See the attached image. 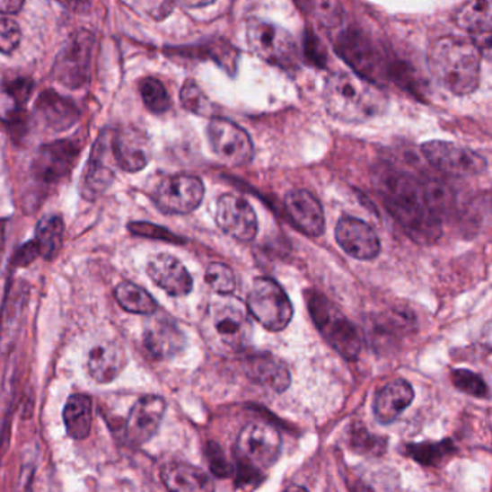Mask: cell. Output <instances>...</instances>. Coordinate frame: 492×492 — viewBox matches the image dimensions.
I'll list each match as a JSON object with an SVG mask.
<instances>
[{
    "label": "cell",
    "mask_w": 492,
    "mask_h": 492,
    "mask_svg": "<svg viewBox=\"0 0 492 492\" xmlns=\"http://www.w3.org/2000/svg\"><path fill=\"white\" fill-rule=\"evenodd\" d=\"M336 51L355 69V74L370 83L377 85L379 81L396 78L398 69L391 66L381 48L360 31H344L337 40Z\"/></svg>",
    "instance_id": "5"
},
{
    "label": "cell",
    "mask_w": 492,
    "mask_h": 492,
    "mask_svg": "<svg viewBox=\"0 0 492 492\" xmlns=\"http://www.w3.org/2000/svg\"><path fill=\"white\" fill-rule=\"evenodd\" d=\"M94 45L95 38L90 31H76L55 58V81L71 90L83 87L90 81Z\"/></svg>",
    "instance_id": "9"
},
{
    "label": "cell",
    "mask_w": 492,
    "mask_h": 492,
    "mask_svg": "<svg viewBox=\"0 0 492 492\" xmlns=\"http://www.w3.org/2000/svg\"><path fill=\"white\" fill-rule=\"evenodd\" d=\"M128 231L131 233L138 236H149V238L163 239V241H179L171 232L167 229L160 228L156 224H147V222H135V224H128Z\"/></svg>",
    "instance_id": "41"
},
{
    "label": "cell",
    "mask_w": 492,
    "mask_h": 492,
    "mask_svg": "<svg viewBox=\"0 0 492 492\" xmlns=\"http://www.w3.org/2000/svg\"><path fill=\"white\" fill-rule=\"evenodd\" d=\"M33 83L30 78L19 76L15 80L4 83V91L9 97L15 101L16 109L23 110L26 102L30 101L31 94H32Z\"/></svg>",
    "instance_id": "40"
},
{
    "label": "cell",
    "mask_w": 492,
    "mask_h": 492,
    "mask_svg": "<svg viewBox=\"0 0 492 492\" xmlns=\"http://www.w3.org/2000/svg\"><path fill=\"white\" fill-rule=\"evenodd\" d=\"M307 303L312 321L329 346L344 358L356 360L362 351V336L355 324L317 291L307 294Z\"/></svg>",
    "instance_id": "4"
},
{
    "label": "cell",
    "mask_w": 492,
    "mask_h": 492,
    "mask_svg": "<svg viewBox=\"0 0 492 492\" xmlns=\"http://www.w3.org/2000/svg\"><path fill=\"white\" fill-rule=\"evenodd\" d=\"M207 286L215 291V293L222 294V295H229L235 291L236 279L233 272L226 265L210 264L207 267L206 274H205Z\"/></svg>",
    "instance_id": "37"
},
{
    "label": "cell",
    "mask_w": 492,
    "mask_h": 492,
    "mask_svg": "<svg viewBox=\"0 0 492 492\" xmlns=\"http://www.w3.org/2000/svg\"><path fill=\"white\" fill-rule=\"evenodd\" d=\"M451 381H452L453 386L462 393L474 396V398H488V386L485 384L484 379L470 370H453L451 373Z\"/></svg>",
    "instance_id": "36"
},
{
    "label": "cell",
    "mask_w": 492,
    "mask_h": 492,
    "mask_svg": "<svg viewBox=\"0 0 492 492\" xmlns=\"http://www.w3.org/2000/svg\"><path fill=\"white\" fill-rule=\"evenodd\" d=\"M286 210L294 224L308 236H320L326 226L321 203L305 189H297L286 198Z\"/></svg>",
    "instance_id": "24"
},
{
    "label": "cell",
    "mask_w": 492,
    "mask_h": 492,
    "mask_svg": "<svg viewBox=\"0 0 492 492\" xmlns=\"http://www.w3.org/2000/svg\"><path fill=\"white\" fill-rule=\"evenodd\" d=\"M180 100L188 111L195 112L199 116H206L210 111L209 100L195 81H186L180 91Z\"/></svg>",
    "instance_id": "38"
},
{
    "label": "cell",
    "mask_w": 492,
    "mask_h": 492,
    "mask_svg": "<svg viewBox=\"0 0 492 492\" xmlns=\"http://www.w3.org/2000/svg\"><path fill=\"white\" fill-rule=\"evenodd\" d=\"M305 48H307L308 58L312 59V64L324 66L327 58L326 51H324V48H322V44L317 40V37H308Z\"/></svg>",
    "instance_id": "45"
},
{
    "label": "cell",
    "mask_w": 492,
    "mask_h": 492,
    "mask_svg": "<svg viewBox=\"0 0 492 492\" xmlns=\"http://www.w3.org/2000/svg\"><path fill=\"white\" fill-rule=\"evenodd\" d=\"M35 112L48 130L57 133L69 130L80 119V109L75 102L54 90L40 92L35 102Z\"/></svg>",
    "instance_id": "23"
},
{
    "label": "cell",
    "mask_w": 492,
    "mask_h": 492,
    "mask_svg": "<svg viewBox=\"0 0 492 492\" xmlns=\"http://www.w3.org/2000/svg\"><path fill=\"white\" fill-rule=\"evenodd\" d=\"M413 398L415 391L409 382L403 379L391 382L377 391L373 403L374 417L381 424H391L405 412Z\"/></svg>",
    "instance_id": "26"
},
{
    "label": "cell",
    "mask_w": 492,
    "mask_h": 492,
    "mask_svg": "<svg viewBox=\"0 0 492 492\" xmlns=\"http://www.w3.org/2000/svg\"><path fill=\"white\" fill-rule=\"evenodd\" d=\"M246 376L258 384L281 393L290 386V370L283 360L269 353H258L245 360Z\"/></svg>",
    "instance_id": "25"
},
{
    "label": "cell",
    "mask_w": 492,
    "mask_h": 492,
    "mask_svg": "<svg viewBox=\"0 0 492 492\" xmlns=\"http://www.w3.org/2000/svg\"><path fill=\"white\" fill-rule=\"evenodd\" d=\"M25 0H0V13L2 15H12L18 13L23 8Z\"/></svg>",
    "instance_id": "46"
},
{
    "label": "cell",
    "mask_w": 492,
    "mask_h": 492,
    "mask_svg": "<svg viewBox=\"0 0 492 492\" xmlns=\"http://www.w3.org/2000/svg\"><path fill=\"white\" fill-rule=\"evenodd\" d=\"M207 458H209L210 470L217 477H229L231 475V465H229L226 458H224L222 449L216 444H214V442H210L209 445H207Z\"/></svg>",
    "instance_id": "42"
},
{
    "label": "cell",
    "mask_w": 492,
    "mask_h": 492,
    "mask_svg": "<svg viewBox=\"0 0 492 492\" xmlns=\"http://www.w3.org/2000/svg\"><path fill=\"white\" fill-rule=\"evenodd\" d=\"M111 140L112 131H102L92 147L87 169L83 171V196L87 199H97L114 180L111 160L116 162V159L112 154Z\"/></svg>",
    "instance_id": "16"
},
{
    "label": "cell",
    "mask_w": 492,
    "mask_h": 492,
    "mask_svg": "<svg viewBox=\"0 0 492 492\" xmlns=\"http://www.w3.org/2000/svg\"><path fill=\"white\" fill-rule=\"evenodd\" d=\"M64 238V221L58 215H49L40 219L37 226L35 242L40 248V257L51 261L59 254Z\"/></svg>",
    "instance_id": "30"
},
{
    "label": "cell",
    "mask_w": 492,
    "mask_h": 492,
    "mask_svg": "<svg viewBox=\"0 0 492 492\" xmlns=\"http://www.w3.org/2000/svg\"><path fill=\"white\" fill-rule=\"evenodd\" d=\"M55 2H58L59 4H62L66 9H76L81 4V0H55Z\"/></svg>",
    "instance_id": "49"
},
{
    "label": "cell",
    "mask_w": 492,
    "mask_h": 492,
    "mask_svg": "<svg viewBox=\"0 0 492 492\" xmlns=\"http://www.w3.org/2000/svg\"><path fill=\"white\" fill-rule=\"evenodd\" d=\"M456 25L470 33L482 58L492 62V0H470L456 12Z\"/></svg>",
    "instance_id": "18"
},
{
    "label": "cell",
    "mask_w": 492,
    "mask_h": 492,
    "mask_svg": "<svg viewBox=\"0 0 492 492\" xmlns=\"http://www.w3.org/2000/svg\"><path fill=\"white\" fill-rule=\"evenodd\" d=\"M114 295L117 303L126 312L140 315H153L157 312V303L154 298L136 284L124 281L117 286Z\"/></svg>",
    "instance_id": "32"
},
{
    "label": "cell",
    "mask_w": 492,
    "mask_h": 492,
    "mask_svg": "<svg viewBox=\"0 0 492 492\" xmlns=\"http://www.w3.org/2000/svg\"><path fill=\"white\" fill-rule=\"evenodd\" d=\"M425 159L439 171L451 176H477L487 171V160L474 150L442 140L422 145Z\"/></svg>",
    "instance_id": "12"
},
{
    "label": "cell",
    "mask_w": 492,
    "mask_h": 492,
    "mask_svg": "<svg viewBox=\"0 0 492 492\" xmlns=\"http://www.w3.org/2000/svg\"><path fill=\"white\" fill-rule=\"evenodd\" d=\"M153 283L171 297H185L193 288V279L185 265L171 254H157L147 264Z\"/></svg>",
    "instance_id": "22"
},
{
    "label": "cell",
    "mask_w": 492,
    "mask_h": 492,
    "mask_svg": "<svg viewBox=\"0 0 492 492\" xmlns=\"http://www.w3.org/2000/svg\"><path fill=\"white\" fill-rule=\"evenodd\" d=\"M21 28L15 21L9 18H0V52L12 54L18 49L21 42Z\"/></svg>",
    "instance_id": "39"
},
{
    "label": "cell",
    "mask_w": 492,
    "mask_h": 492,
    "mask_svg": "<svg viewBox=\"0 0 492 492\" xmlns=\"http://www.w3.org/2000/svg\"><path fill=\"white\" fill-rule=\"evenodd\" d=\"M207 338L224 350H245L252 340V322L238 301H217L205 319Z\"/></svg>",
    "instance_id": "6"
},
{
    "label": "cell",
    "mask_w": 492,
    "mask_h": 492,
    "mask_svg": "<svg viewBox=\"0 0 492 492\" xmlns=\"http://www.w3.org/2000/svg\"><path fill=\"white\" fill-rule=\"evenodd\" d=\"M166 412V402L160 396L140 399L128 415L126 434L135 445H143L156 435Z\"/></svg>",
    "instance_id": "21"
},
{
    "label": "cell",
    "mask_w": 492,
    "mask_h": 492,
    "mask_svg": "<svg viewBox=\"0 0 492 492\" xmlns=\"http://www.w3.org/2000/svg\"><path fill=\"white\" fill-rule=\"evenodd\" d=\"M216 224L226 235L241 242H250L257 236L258 219L254 207L241 196L224 195L217 200Z\"/></svg>",
    "instance_id": "15"
},
{
    "label": "cell",
    "mask_w": 492,
    "mask_h": 492,
    "mask_svg": "<svg viewBox=\"0 0 492 492\" xmlns=\"http://www.w3.org/2000/svg\"><path fill=\"white\" fill-rule=\"evenodd\" d=\"M66 434L76 441L87 438L92 426V400L87 395H73L64 408Z\"/></svg>",
    "instance_id": "29"
},
{
    "label": "cell",
    "mask_w": 492,
    "mask_h": 492,
    "mask_svg": "<svg viewBox=\"0 0 492 492\" xmlns=\"http://www.w3.org/2000/svg\"><path fill=\"white\" fill-rule=\"evenodd\" d=\"M143 343L153 358L166 360L185 348L186 336L171 315H154L145 327Z\"/></svg>",
    "instance_id": "19"
},
{
    "label": "cell",
    "mask_w": 492,
    "mask_h": 492,
    "mask_svg": "<svg viewBox=\"0 0 492 492\" xmlns=\"http://www.w3.org/2000/svg\"><path fill=\"white\" fill-rule=\"evenodd\" d=\"M481 54L470 38L442 37L427 52V66L435 80L456 95H468L479 85Z\"/></svg>",
    "instance_id": "2"
},
{
    "label": "cell",
    "mask_w": 492,
    "mask_h": 492,
    "mask_svg": "<svg viewBox=\"0 0 492 492\" xmlns=\"http://www.w3.org/2000/svg\"><path fill=\"white\" fill-rule=\"evenodd\" d=\"M207 138L215 156L226 166H245L254 156L250 135L229 119H212L207 126Z\"/></svg>",
    "instance_id": "11"
},
{
    "label": "cell",
    "mask_w": 492,
    "mask_h": 492,
    "mask_svg": "<svg viewBox=\"0 0 492 492\" xmlns=\"http://www.w3.org/2000/svg\"><path fill=\"white\" fill-rule=\"evenodd\" d=\"M246 42L257 57L279 68L293 69L298 66V49L290 33L261 19L246 23Z\"/></svg>",
    "instance_id": "8"
},
{
    "label": "cell",
    "mask_w": 492,
    "mask_h": 492,
    "mask_svg": "<svg viewBox=\"0 0 492 492\" xmlns=\"http://www.w3.org/2000/svg\"><path fill=\"white\" fill-rule=\"evenodd\" d=\"M160 477L169 492H215L209 475L190 463H167Z\"/></svg>",
    "instance_id": "28"
},
{
    "label": "cell",
    "mask_w": 492,
    "mask_h": 492,
    "mask_svg": "<svg viewBox=\"0 0 492 492\" xmlns=\"http://www.w3.org/2000/svg\"><path fill=\"white\" fill-rule=\"evenodd\" d=\"M40 248H38L35 239L26 242L25 245L21 246L13 255V261H12V267H28L32 264L38 257H40Z\"/></svg>",
    "instance_id": "43"
},
{
    "label": "cell",
    "mask_w": 492,
    "mask_h": 492,
    "mask_svg": "<svg viewBox=\"0 0 492 492\" xmlns=\"http://www.w3.org/2000/svg\"><path fill=\"white\" fill-rule=\"evenodd\" d=\"M6 228H8V221L0 219V257L4 254V242H6Z\"/></svg>",
    "instance_id": "48"
},
{
    "label": "cell",
    "mask_w": 492,
    "mask_h": 492,
    "mask_svg": "<svg viewBox=\"0 0 492 492\" xmlns=\"http://www.w3.org/2000/svg\"><path fill=\"white\" fill-rule=\"evenodd\" d=\"M408 451L417 462L424 465H439V462L445 461L453 452V445L449 441L441 444H420L410 445Z\"/></svg>",
    "instance_id": "35"
},
{
    "label": "cell",
    "mask_w": 492,
    "mask_h": 492,
    "mask_svg": "<svg viewBox=\"0 0 492 492\" xmlns=\"http://www.w3.org/2000/svg\"><path fill=\"white\" fill-rule=\"evenodd\" d=\"M284 492H310L307 488H304V487H300V485H291V487H288V488L286 489Z\"/></svg>",
    "instance_id": "51"
},
{
    "label": "cell",
    "mask_w": 492,
    "mask_h": 492,
    "mask_svg": "<svg viewBox=\"0 0 492 492\" xmlns=\"http://www.w3.org/2000/svg\"><path fill=\"white\" fill-rule=\"evenodd\" d=\"M181 6H185L188 9L205 8L207 4H212L216 0H179Z\"/></svg>",
    "instance_id": "47"
},
{
    "label": "cell",
    "mask_w": 492,
    "mask_h": 492,
    "mask_svg": "<svg viewBox=\"0 0 492 492\" xmlns=\"http://www.w3.org/2000/svg\"><path fill=\"white\" fill-rule=\"evenodd\" d=\"M126 365V351L114 341L98 344L88 355V372L98 383H111L116 381Z\"/></svg>",
    "instance_id": "27"
},
{
    "label": "cell",
    "mask_w": 492,
    "mask_h": 492,
    "mask_svg": "<svg viewBox=\"0 0 492 492\" xmlns=\"http://www.w3.org/2000/svg\"><path fill=\"white\" fill-rule=\"evenodd\" d=\"M111 145L117 166L128 173L143 171L152 160L149 138L135 128L112 131Z\"/></svg>",
    "instance_id": "20"
},
{
    "label": "cell",
    "mask_w": 492,
    "mask_h": 492,
    "mask_svg": "<svg viewBox=\"0 0 492 492\" xmlns=\"http://www.w3.org/2000/svg\"><path fill=\"white\" fill-rule=\"evenodd\" d=\"M381 193L389 214L402 224L406 233L419 243H434L442 233L441 216L432 206L426 186L410 174L384 169L377 176Z\"/></svg>",
    "instance_id": "1"
},
{
    "label": "cell",
    "mask_w": 492,
    "mask_h": 492,
    "mask_svg": "<svg viewBox=\"0 0 492 492\" xmlns=\"http://www.w3.org/2000/svg\"><path fill=\"white\" fill-rule=\"evenodd\" d=\"M281 435L272 425L254 422L246 425L236 441V453L245 470H257L271 467L281 452Z\"/></svg>",
    "instance_id": "10"
},
{
    "label": "cell",
    "mask_w": 492,
    "mask_h": 492,
    "mask_svg": "<svg viewBox=\"0 0 492 492\" xmlns=\"http://www.w3.org/2000/svg\"><path fill=\"white\" fill-rule=\"evenodd\" d=\"M205 196L203 181L192 174H174L157 186L154 202L164 214L186 215L198 209Z\"/></svg>",
    "instance_id": "13"
},
{
    "label": "cell",
    "mask_w": 492,
    "mask_h": 492,
    "mask_svg": "<svg viewBox=\"0 0 492 492\" xmlns=\"http://www.w3.org/2000/svg\"><path fill=\"white\" fill-rule=\"evenodd\" d=\"M336 241L346 254L360 261H370L381 254V239L376 232L357 217H341L336 226Z\"/></svg>",
    "instance_id": "17"
},
{
    "label": "cell",
    "mask_w": 492,
    "mask_h": 492,
    "mask_svg": "<svg viewBox=\"0 0 492 492\" xmlns=\"http://www.w3.org/2000/svg\"><path fill=\"white\" fill-rule=\"evenodd\" d=\"M351 492H374L373 489L367 487V485L363 484V482H356V484L351 485Z\"/></svg>",
    "instance_id": "50"
},
{
    "label": "cell",
    "mask_w": 492,
    "mask_h": 492,
    "mask_svg": "<svg viewBox=\"0 0 492 492\" xmlns=\"http://www.w3.org/2000/svg\"><path fill=\"white\" fill-rule=\"evenodd\" d=\"M246 307L269 331H281L293 320L294 307L290 298L277 281L267 277L255 279L246 298Z\"/></svg>",
    "instance_id": "7"
},
{
    "label": "cell",
    "mask_w": 492,
    "mask_h": 492,
    "mask_svg": "<svg viewBox=\"0 0 492 492\" xmlns=\"http://www.w3.org/2000/svg\"><path fill=\"white\" fill-rule=\"evenodd\" d=\"M353 442L362 452H374L377 448H381V439L374 438V435H370L365 427H358L357 432L353 434Z\"/></svg>",
    "instance_id": "44"
},
{
    "label": "cell",
    "mask_w": 492,
    "mask_h": 492,
    "mask_svg": "<svg viewBox=\"0 0 492 492\" xmlns=\"http://www.w3.org/2000/svg\"><path fill=\"white\" fill-rule=\"evenodd\" d=\"M80 153V142L75 140H58L40 145L31 167L33 178L45 186L57 185L73 171Z\"/></svg>",
    "instance_id": "14"
},
{
    "label": "cell",
    "mask_w": 492,
    "mask_h": 492,
    "mask_svg": "<svg viewBox=\"0 0 492 492\" xmlns=\"http://www.w3.org/2000/svg\"><path fill=\"white\" fill-rule=\"evenodd\" d=\"M44 460L37 446H31L23 453L21 472H19V492H47L45 488Z\"/></svg>",
    "instance_id": "31"
},
{
    "label": "cell",
    "mask_w": 492,
    "mask_h": 492,
    "mask_svg": "<svg viewBox=\"0 0 492 492\" xmlns=\"http://www.w3.org/2000/svg\"><path fill=\"white\" fill-rule=\"evenodd\" d=\"M140 94L145 107L154 114H163L171 109V100L163 83L156 78H145L140 83Z\"/></svg>",
    "instance_id": "34"
},
{
    "label": "cell",
    "mask_w": 492,
    "mask_h": 492,
    "mask_svg": "<svg viewBox=\"0 0 492 492\" xmlns=\"http://www.w3.org/2000/svg\"><path fill=\"white\" fill-rule=\"evenodd\" d=\"M327 111L346 123H363L383 112L386 95L376 83L355 73H336L324 90Z\"/></svg>",
    "instance_id": "3"
},
{
    "label": "cell",
    "mask_w": 492,
    "mask_h": 492,
    "mask_svg": "<svg viewBox=\"0 0 492 492\" xmlns=\"http://www.w3.org/2000/svg\"><path fill=\"white\" fill-rule=\"evenodd\" d=\"M300 8L326 28H336L343 19L340 0H297Z\"/></svg>",
    "instance_id": "33"
}]
</instances>
